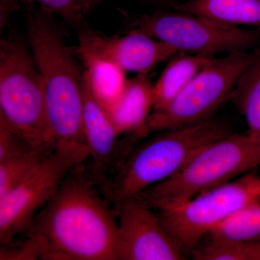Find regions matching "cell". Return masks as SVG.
<instances>
[{
    "instance_id": "1",
    "label": "cell",
    "mask_w": 260,
    "mask_h": 260,
    "mask_svg": "<svg viewBox=\"0 0 260 260\" xmlns=\"http://www.w3.org/2000/svg\"><path fill=\"white\" fill-rule=\"evenodd\" d=\"M84 165L68 174L25 233L42 259L118 260L115 212Z\"/></svg>"
},
{
    "instance_id": "2",
    "label": "cell",
    "mask_w": 260,
    "mask_h": 260,
    "mask_svg": "<svg viewBox=\"0 0 260 260\" xmlns=\"http://www.w3.org/2000/svg\"><path fill=\"white\" fill-rule=\"evenodd\" d=\"M29 44L42 82L48 123L56 145L83 143V73L55 27L43 14L28 20ZM86 145V144H85Z\"/></svg>"
},
{
    "instance_id": "3",
    "label": "cell",
    "mask_w": 260,
    "mask_h": 260,
    "mask_svg": "<svg viewBox=\"0 0 260 260\" xmlns=\"http://www.w3.org/2000/svg\"><path fill=\"white\" fill-rule=\"evenodd\" d=\"M227 123L212 119L160 132L132 149L103 189L108 201L135 198L177 174L205 145L232 133Z\"/></svg>"
},
{
    "instance_id": "4",
    "label": "cell",
    "mask_w": 260,
    "mask_h": 260,
    "mask_svg": "<svg viewBox=\"0 0 260 260\" xmlns=\"http://www.w3.org/2000/svg\"><path fill=\"white\" fill-rule=\"evenodd\" d=\"M259 166L260 142L232 133L205 145L177 174L137 198L153 210L181 204Z\"/></svg>"
},
{
    "instance_id": "5",
    "label": "cell",
    "mask_w": 260,
    "mask_h": 260,
    "mask_svg": "<svg viewBox=\"0 0 260 260\" xmlns=\"http://www.w3.org/2000/svg\"><path fill=\"white\" fill-rule=\"evenodd\" d=\"M0 119L34 146L55 144L34 56L15 37L0 41Z\"/></svg>"
},
{
    "instance_id": "6",
    "label": "cell",
    "mask_w": 260,
    "mask_h": 260,
    "mask_svg": "<svg viewBox=\"0 0 260 260\" xmlns=\"http://www.w3.org/2000/svg\"><path fill=\"white\" fill-rule=\"evenodd\" d=\"M260 50L239 51L213 58L167 107L153 111L149 118L150 133L199 124L231 99L244 72Z\"/></svg>"
},
{
    "instance_id": "7",
    "label": "cell",
    "mask_w": 260,
    "mask_h": 260,
    "mask_svg": "<svg viewBox=\"0 0 260 260\" xmlns=\"http://www.w3.org/2000/svg\"><path fill=\"white\" fill-rule=\"evenodd\" d=\"M260 202L255 169L181 204L154 210L186 257L217 225L247 205Z\"/></svg>"
},
{
    "instance_id": "8",
    "label": "cell",
    "mask_w": 260,
    "mask_h": 260,
    "mask_svg": "<svg viewBox=\"0 0 260 260\" xmlns=\"http://www.w3.org/2000/svg\"><path fill=\"white\" fill-rule=\"evenodd\" d=\"M90 156L83 143L56 145L31 174L0 199V243L31 228L37 213L55 194L68 174Z\"/></svg>"
},
{
    "instance_id": "9",
    "label": "cell",
    "mask_w": 260,
    "mask_h": 260,
    "mask_svg": "<svg viewBox=\"0 0 260 260\" xmlns=\"http://www.w3.org/2000/svg\"><path fill=\"white\" fill-rule=\"evenodd\" d=\"M133 29L148 34L178 52L211 56L249 51L260 42V32L229 26L191 13L158 12L143 15Z\"/></svg>"
},
{
    "instance_id": "10",
    "label": "cell",
    "mask_w": 260,
    "mask_h": 260,
    "mask_svg": "<svg viewBox=\"0 0 260 260\" xmlns=\"http://www.w3.org/2000/svg\"><path fill=\"white\" fill-rule=\"evenodd\" d=\"M118 223V260H184L155 210L140 198L113 203Z\"/></svg>"
},
{
    "instance_id": "11",
    "label": "cell",
    "mask_w": 260,
    "mask_h": 260,
    "mask_svg": "<svg viewBox=\"0 0 260 260\" xmlns=\"http://www.w3.org/2000/svg\"><path fill=\"white\" fill-rule=\"evenodd\" d=\"M75 54L84 61L103 60L138 74H148L160 63L169 60L178 51L148 34L132 29L127 34L108 37L90 28L78 34Z\"/></svg>"
},
{
    "instance_id": "12",
    "label": "cell",
    "mask_w": 260,
    "mask_h": 260,
    "mask_svg": "<svg viewBox=\"0 0 260 260\" xmlns=\"http://www.w3.org/2000/svg\"><path fill=\"white\" fill-rule=\"evenodd\" d=\"M83 133L91 157L92 176L103 190L125 158L122 143L109 112L83 78Z\"/></svg>"
},
{
    "instance_id": "13",
    "label": "cell",
    "mask_w": 260,
    "mask_h": 260,
    "mask_svg": "<svg viewBox=\"0 0 260 260\" xmlns=\"http://www.w3.org/2000/svg\"><path fill=\"white\" fill-rule=\"evenodd\" d=\"M153 85L148 74L128 79L121 96L107 111L118 133L128 136L131 144L150 135L148 123L155 105Z\"/></svg>"
},
{
    "instance_id": "14",
    "label": "cell",
    "mask_w": 260,
    "mask_h": 260,
    "mask_svg": "<svg viewBox=\"0 0 260 260\" xmlns=\"http://www.w3.org/2000/svg\"><path fill=\"white\" fill-rule=\"evenodd\" d=\"M175 9L229 26L260 30V0H188Z\"/></svg>"
},
{
    "instance_id": "15",
    "label": "cell",
    "mask_w": 260,
    "mask_h": 260,
    "mask_svg": "<svg viewBox=\"0 0 260 260\" xmlns=\"http://www.w3.org/2000/svg\"><path fill=\"white\" fill-rule=\"evenodd\" d=\"M213 58L183 52L172 56L154 83L153 111L160 110L170 104Z\"/></svg>"
},
{
    "instance_id": "16",
    "label": "cell",
    "mask_w": 260,
    "mask_h": 260,
    "mask_svg": "<svg viewBox=\"0 0 260 260\" xmlns=\"http://www.w3.org/2000/svg\"><path fill=\"white\" fill-rule=\"evenodd\" d=\"M83 79L94 96L109 110L117 102L125 88L126 72L103 60L84 61Z\"/></svg>"
},
{
    "instance_id": "17",
    "label": "cell",
    "mask_w": 260,
    "mask_h": 260,
    "mask_svg": "<svg viewBox=\"0 0 260 260\" xmlns=\"http://www.w3.org/2000/svg\"><path fill=\"white\" fill-rule=\"evenodd\" d=\"M231 99L245 119L247 134L260 142V53L238 82Z\"/></svg>"
},
{
    "instance_id": "18",
    "label": "cell",
    "mask_w": 260,
    "mask_h": 260,
    "mask_svg": "<svg viewBox=\"0 0 260 260\" xmlns=\"http://www.w3.org/2000/svg\"><path fill=\"white\" fill-rule=\"evenodd\" d=\"M206 237L229 242L260 240V202L238 210L217 225Z\"/></svg>"
},
{
    "instance_id": "19",
    "label": "cell",
    "mask_w": 260,
    "mask_h": 260,
    "mask_svg": "<svg viewBox=\"0 0 260 260\" xmlns=\"http://www.w3.org/2000/svg\"><path fill=\"white\" fill-rule=\"evenodd\" d=\"M55 147L56 144L42 145L30 153L0 162V199L31 174Z\"/></svg>"
},
{
    "instance_id": "20",
    "label": "cell",
    "mask_w": 260,
    "mask_h": 260,
    "mask_svg": "<svg viewBox=\"0 0 260 260\" xmlns=\"http://www.w3.org/2000/svg\"><path fill=\"white\" fill-rule=\"evenodd\" d=\"M190 257L195 260H260V240L229 242L205 237Z\"/></svg>"
},
{
    "instance_id": "21",
    "label": "cell",
    "mask_w": 260,
    "mask_h": 260,
    "mask_svg": "<svg viewBox=\"0 0 260 260\" xmlns=\"http://www.w3.org/2000/svg\"><path fill=\"white\" fill-rule=\"evenodd\" d=\"M37 3L48 14L60 17L67 23L78 25L83 22L92 5L89 0H25Z\"/></svg>"
},
{
    "instance_id": "22",
    "label": "cell",
    "mask_w": 260,
    "mask_h": 260,
    "mask_svg": "<svg viewBox=\"0 0 260 260\" xmlns=\"http://www.w3.org/2000/svg\"><path fill=\"white\" fill-rule=\"evenodd\" d=\"M37 148L0 119V162L30 153Z\"/></svg>"
},
{
    "instance_id": "23",
    "label": "cell",
    "mask_w": 260,
    "mask_h": 260,
    "mask_svg": "<svg viewBox=\"0 0 260 260\" xmlns=\"http://www.w3.org/2000/svg\"><path fill=\"white\" fill-rule=\"evenodd\" d=\"M25 238L21 242L15 243L11 240L1 244V260L42 259L40 248L34 238L25 234Z\"/></svg>"
},
{
    "instance_id": "24",
    "label": "cell",
    "mask_w": 260,
    "mask_h": 260,
    "mask_svg": "<svg viewBox=\"0 0 260 260\" xmlns=\"http://www.w3.org/2000/svg\"><path fill=\"white\" fill-rule=\"evenodd\" d=\"M102 0H89V2H90V5H92V6H93V5H96L97 3H101Z\"/></svg>"
},
{
    "instance_id": "25",
    "label": "cell",
    "mask_w": 260,
    "mask_h": 260,
    "mask_svg": "<svg viewBox=\"0 0 260 260\" xmlns=\"http://www.w3.org/2000/svg\"><path fill=\"white\" fill-rule=\"evenodd\" d=\"M159 1H174L179 2V3H182V2L188 1V0H159Z\"/></svg>"
}]
</instances>
